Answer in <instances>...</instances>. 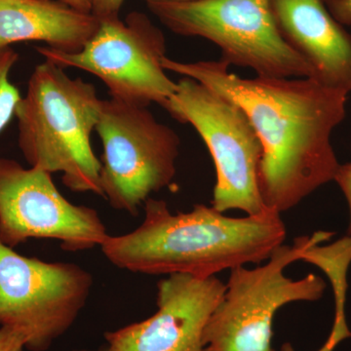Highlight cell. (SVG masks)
<instances>
[{"mask_svg":"<svg viewBox=\"0 0 351 351\" xmlns=\"http://www.w3.org/2000/svg\"><path fill=\"white\" fill-rule=\"evenodd\" d=\"M101 103L96 88L49 61L32 73L15 110L20 151L31 167L61 173L75 193L101 195V163L91 145Z\"/></svg>","mask_w":351,"mask_h":351,"instance_id":"3957f363","label":"cell"},{"mask_svg":"<svg viewBox=\"0 0 351 351\" xmlns=\"http://www.w3.org/2000/svg\"><path fill=\"white\" fill-rule=\"evenodd\" d=\"M38 54L62 68L91 73L108 88L110 99L149 107L162 106L175 93L163 68L166 40L163 32L145 14L132 12L125 21L101 19L92 38L76 53H64L47 46Z\"/></svg>","mask_w":351,"mask_h":351,"instance_id":"ba28073f","label":"cell"},{"mask_svg":"<svg viewBox=\"0 0 351 351\" xmlns=\"http://www.w3.org/2000/svg\"><path fill=\"white\" fill-rule=\"evenodd\" d=\"M286 43L311 64L314 80L351 92V36L323 0H271Z\"/></svg>","mask_w":351,"mask_h":351,"instance_id":"7c38bea8","label":"cell"},{"mask_svg":"<svg viewBox=\"0 0 351 351\" xmlns=\"http://www.w3.org/2000/svg\"><path fill=\"white\" fill-rule=\"evenodd\" d=\"M216 276L171 274L157 283V311L147 319L107 332L110 351H204L203 335L223 300Z\"/></svg>","mask_w":351,"mask_h":351,"instance_id":"8fae6325","label":"cell"},{"mask_svg":"<svg viewBox=\"0 0 351 351\" xmlns=\"http://www.w3.org/2000/svg\"><path fill=\"white\" fill-rule=\"evenodd\" d=\"M107 228L93 208L75 205L57 189L52 174L0 158V242L15 248L32 239L57 240L64 251L100 247Z\"/></svg>","mask_w":351,"mask_h":351,"instance_id":"30bf717a","label":"cell"},{"mask_svg":"<svg viewBox=\"0 0 351 351\" xmlns=\"http://www.w3.org/2000/svg\"><path fill=\"white\" fill-rule=\"evenodd\" d=\"M64 3L82 12L91 13V3L90 0H61Z\"/></svg>","mask_w":351,"mask_h":351,"instance_id":"ffe728a7","label":"cell"},{"mask_svg":"<svg viewBox=\"0 0 351 351\" xmlns=\"http://www.w3.org/2000/svg\"><path fill=\"white\" fill-rule=\"evenodd\" d=\"M163 68L193 78L239 106L263 145L258 189L267 209L289 211L334 181L339 165L332 131L346 114L348 94L314 78H242L219 61L179 62Z\"/></svg>","mask_w":351,"mask_h":351,"instance_id":"6da1fadb","label":"cell"},{"mask_svg":"<svg viewBox=\"0 0 351 351\" xmlns=\"http://www.w3.org/2000/svg\"><path fill=\"white\" fill-rule=\"evenodd\" d=\"M96 132L104 149L101 195L113 209L136 216L174 180L179 136L147 107L114 99L103 100Z\"/></svg>","mask_w":351,"mask_h":351,"instance_id":"8992f818","label":"cell"},{"mask_svg":"<svg viewBox=\"0 0 351 351\" xmlns=\"http://www.w3.org/2000/svg\"><path fill=\"white\" fill-rule=\"evenodd\" d=\"M350 338L351 331L348 327V319H346V308L336 307L331 332H330L326 341L323 343L319 350L316 351H335L343 341ZM280 351H295V350L290 343H284L281 346Z\"/></svg>","mask_w":351,"mask_h":351,"instance_id":"9a60e30c","label":"cell"},{"mask_svg":"<svg viewBox=\"0 0 351 351\" xmlns=\"http://www.w3.org/2000/svg\"><path fill=\"white\" fill-rule=\"evenodd\" d=\"M124 0H90L91 13L98 19L119 17Z\"/></svg>","mask_w":351,"mask_h":351,"instance_id":"e0dca14e","label":"cell"},{"mask_svg":"<svg viewBox=\"0 0 351 351\" xmlns=\"http://www.w3.org/2000/svg\"><path fill=\"white\" fill-rule=\"evenodd\" d=\"M162 108L173 119L191 124L207 145L216 167L212 206L217 211L235 209L258 215L267 209L258 184L262 143L239 106L182 76Z\"/></svg>","mask_w":351,"mask_h":351,"instance_id":"52a82bcc","label":"cell"},{"mask_svg":"<svg viewBox=\"0 0 351 351\" xmlns=\"http://www.w3.org/2000/svg\"><path fill=\"white\" fill-rule=\"evenodd\" d=\"M100 19L63 1L0 0V48L43 41L51 49L76 53L92 38Z\"/></svg>","mask_w":351,"mask_h":351,"instance_id":"4fadbf2b","label":"cell"},{"mask_svg":"<svg viewBox=\"0 0 351 351\" xmlns=\"http://www.w3.org/2000/svg\"><path fill=\"white\" fill-rule=\"evenodd\" d=\"M328 10L341 25H351V0H323Z\"/></svg>","mask_w":351,"mask_h":351,"instance_id":"d6986e66","label":"cell"},{"mask_svg":"<svg viewBox=\"0 0 351 351\" xmlns=\"http://www.w3.org/2000/svg\"><path fill=\"white\" fill-rule=\"evenodd\" d=\"M334 181L339 184L348 202V209H350V226H348V235L351 237V162L339 165Z\"/></svg>","mask_w":351,"mask_h":351,"instance_id":"ac0fdd59","label":"cell"},{"mask_svg":"<svg viewBox=\"0 0 351 351\" xmlns=\"http://www.w3.org/2000/svg\"><path fill=\"white\" fill-rule=\"evenodd\" d=\"M144 207V221L136 230L108 235L100 246L108 262L133 274L206 278L269 260L286 239L280 213L271 209L232 218L196 204L173 214L165 201L152 197Z\"/></svg>","mask_w":351,"mask_h":351,"instance_id":"7a4b0ae2","label":"cell"},{"mask_svg":"<svg viewBox=\"0 0 351 351\" xmlns=\"http://www.w3.org/2000/svg\"><path fill=\"white\" fill-rule=\"evenodd\" d=\"M332 235L318 232L298 237L292 246L276 248L262 267L230 269L223 300L205 328L204 351H276L271 346L272 325L278 309L290 302L318 301L326 289L325 281L316 274L293 280L284 270L302 260L313 245Z\"/></svg>","mask_w":351,"mask_h":351,"instance_id":"277c9868","label":"cell"},{"mask_svg":"<svg viewBox=\"0 0 351 351\" xmlns=\"http://www.w3.org/2000/svg\"><path fill=\"white\" fill-rule=\"evenodd\" d=\"M145 1H156V0H145ZM167 1H173V2H195L200 1V0H167Z\"/></svg>","mask_w":351,"mask_h":351,"instance_id":"7402d4cb","label":"cell"},{"mask_svg":"<svg viewBox=\"0 0 351 351\" xmlns=\"http://www.w3.org/2000/svg\"><path fill=\"white\" fill-rule=\"evenodd\" d=\"M93 276L77 263L20 255L0 242V327L25 335V350L47 351L86 306Z\"/></svg>","mask_w":351,"mask_h":351,"instance_id":"9c48e42d","label":"cell"},{"mask_svg":"<svg viewBox=\"0 0 351 351\" xmlns=\"http://www.w3.org/2000/svg\"><path fill=\"white\" fill-rule=\"evenodd\" d=\"M147 7L175 34L211 41L230 66L258 75L314 78L313 69L281 36L271 0H156Z\"/></svg>","mask_w":351,"mask_h":351,"instance_id":"5b68a950","label":"cell"},{"mask_svg":"<svg viewBox=\"0 0 351 351\" xmlns=\"http://www.w3.org/2000/svg\"><path fill=\"white\" fill-rule=\"evenodd\" d=\"M73 351H110L107 346H101V348H97V350H75Z\"/></svg>","mask_w":351,"mask_h":351,"instance_id":"44dd1931","label":"cell"},{"mask_svg":"<svg viewBox=\"0 0 351 351\" xmlns=\"http://www.w3.org/2000/svg\"><path fill=\"white\" fill-rule=\"evenodd\" d=\"M25 335L17 328L0 327V351H23Z\"/></svg>","mask_w":351,"mask_h":351,"instance_id":"2e32d148","label":"cell"},{"mask_svg":"<svg viewBox=\"0 0 351 351\" xmlns=\"http://www.w3.org/2000/svg\"><path fill=\"white\" fill-rule=\"evenodd\" d=\"M18 59L19 55L13 48H0V132L15 117L16 108L22 98L19 90L9 78Z\"/></svg>","mask_w":351,"mask_h":351,"instance_id":"5bb4252c","label":"cell"}]
</instances>
